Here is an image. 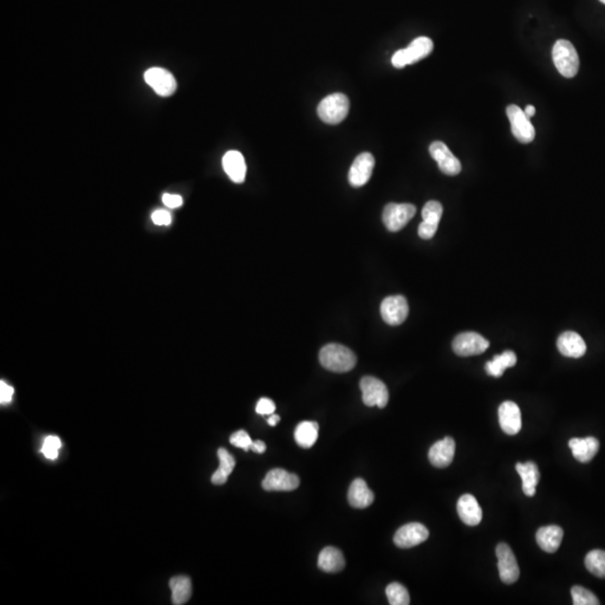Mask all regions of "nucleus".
<instances>
[{
	"mask_svg": "<svg viewBox=\"0 0 605 605\" xmlns=\"http://www.w3.org/2000/svg\"><path fill=\"white\" fill-rule=\"evenodd\" d=\"M60 448L61 440L58 436H47L41 446V453L44 454L46 459L56 460L60 453Z\"/></svg>",
	"mask_w": 605,
	"mask_h": 605,
	"instance_id": "72a5a7b5",
	"label": "nucleus"
},
{
	"mask_svg": "<svg viewBox=\"0 0 605 605\" xmlns=\"http://www.w3.org/2000/svg\"><path fill=\"white\" fill-rule=\"evenodd\" d=\"M429 531L419 523H407L399 528L393 537V542L399 548H412L426 542Z\"/></svg>",
	"mask_w": 605,
	"mask_h": 605,
	"instance_id": "f8f14e48",
	"label": "nucleus"
},
{
	"mask_svg": "<svg viewBox=\"0 0 605 605\" xmlns=\"http://www.w3.org/2000/svg\"><path fill=\"white\" fill-rule=\"evenodd\" d=\"M145 81L161 97H169L176 91L174 75L162 67H152L145 72Z\"/></svg>",
	"mask_w": 605,
	"mask_h": 605,
	"instance_id": "9b49d317",
	"label": "nucleus"
},
{
	"mask_svg": "<svg viewBox=\"0 0 605 605\" xmlns=\"http://www.w3.org/2000/svg\"><path fill=\"white\" fill-rule=\"evenodd\" d=\"M516 470L523 480V491L527 497H533L539 482V470L533 462L517 463Z\"/></svg>",
	"mask_w": 605,
	"mask_h": 605,
	"instance_id": "393cba45",
	"label": "nucleus"
},
{
	"mask_svg": "<svg viewBox=\"0 0 605 605\" xmlns=\"http://www.w3.org/2000/svg\"><path fill=\"white\" fill-rule=\"evenodd\" d=\"M169 587H171L173 604L183 605L190 600L192 595V582L186 575L171 578Z\"/></svg>",
	"mask_w": 605,
	"mask_h": 605,
	"instance_id": "bb28decb",
	"label": "nucleus"
},
{
	"mask_svg": "<svg viewBox=\"0 0 605 605\" xmlns=\"http://www.w3.org/2000/svg\"><path fill=\"white\" fill-rule=\"evenodd\" d=\"M349 109L350 101L346 94L333 93L318 103V115L325 124H337L346 119Z\"/></svg>",
	"mask_w": 605,
	"mask_h": 605,
	"instance_id": "7ed1b4c3",
	"label": "nucleus"
},
{
	"mask_svg": "<svg viewBox=\"0 0 605 605\" xmlns=\"http://www.w3.org/2000/svg\"><path fill=\"white\" fill-rule=\"evenodd\" d=\"M535 112H536V108H535L533 105H529L526 107L525 114L527 115L529 118H531V117H533V115H535Z\"/></svg>",
	"mask_w": 605,
	"mask_h": 605,
	"instance_id": "79ce46f5",
	"label": "nucleus"
},
{
	"mask_svg": "<svg viewBox=\"0 0 605 605\" xmlns=\"http://www.w3.org/2000/svg\"><path fill=\"white\" fill-rule=\"evenodd\" d=\"M557 348L564 357L578 358L583 357L586 352V344L583 337L578 334L576 332L567 331L559 335L557 340Z\"/></svg>",
	"mask_w": 605,
	"mask_h": 605,
	"instance_id": "6ab92c4d",
	"label": "nucleus"
},
{
	"mask_svg": "<svg viewBox=\"0 0 605 605\" xmlns=\"http://www.w3.org/2000/svg\"><path fill=\"white\" fill-rule=\"evenodd\" d=\"M163 202L164 204L169 207V209H176V207H180L183 204L182 197L176 195V194H164Z\"/></svg>",
	"mask_w": 605,
	"mask_h": 605,
	"instance_id": "58836bf2",
	"label": "nucleus"
},
{
	"mask_svg": "<svg viewBox=\"0 0 605 605\" xmlns=\"http://www.w3.org/2000/svg\"><path fill=\"white\" fill-rule=\"evenodd\" d=\"M457 514L465 525L474 527L481 523L482 509L472 495H462L457 502Z\"/></svg>",
	"mask_w": 605,
	"mask_h": 605,
	"instance_id": "aec40b11",
	"label": "nucleus"
},
{
	"mask_svg": "<svg viewBox=\"0 0 605 605\" xmlns=\"http://www.w3.org/2000/svg\"><path fill=\"white\" fill-rule=\"evenodd\" d=\"M499 424L506 434L516 435L521 429V412L519 406L514 401H505L497 410Z\"/></svg>",
	"mask_w": 605,
	"mask_h": 605,
	"instance_id": "f3484780",
	"label": "nucleus"
},
{
	"mask_svg": "<svg viewBox=\"0 0 605 605\" xmlns=\"http://www.w3.org/2000/svg\"><path fill=\"white\" fill-rule=\"evenodd\" d=\"M416 213V207L409 203H389L384 207L382 221L391 233H397L408 223Z\"/></svg>",
	"mask_w": 605,
	"mask_h": 605,
	"instance_id": "39448f33",
	"label": "nucleus"
},
{
	"mask_svg": "<svg viewBox=\"0 0 605 605\" xmlns=\"http://www.w3.org/2000/svg\"><path fill=\"white\" fill-rule=\"evenodd\" d=\"M573 603L575 605H599L600 601L595 597L593 592L586 590L583 586H574L572 587Z\"/></svg>",
	"mask_w": 605,
	"mask_h": 605,
	"instance_id": "473e14b6",
	"label": "nucleus"
},
{
	"mask_svg": "<svg viewBox=\"0 0 605 605\" xmlns=\"http://www.w3.org/2000/svg\"><path fill=\"white\" fill-rule=\"evenodd\" d=\"M517 363V356L512 351L503 352L502 354L495 356L493 360L486 363V371L489 376L499 378L508 367H514Z\"/></svg>",
	"mask_w": 605,
	"mask_h": 605,
	"instance_id": "c756f323",
	"label": "nucleus"
},
{
	"mask_svg": "<svg viewBox=\"0 0 605 605\" xmlns=\"http://www.w3.org/2000/svg\"><path fill=\"white\" fill-rule=\"evenodd\" d=\"M360 388L363 391V401L365 406H377L379 408H384L387 406L389 393L386 384L382 380L375 377H363L360 382Z\"/></svg>",
	"mask_w": 605,
	"mask_h": 605,
	"instance_id": "0eeeda50",
	"label": "nucleus"
},
{
	"mask_svg": "<svg viewBox=\"0 0 605 605\" xmlns=\"http://www.w3.org/2000/svg\"><path fill=\"white\" fill-rule=\"evenodd\" d=\"M275 410H276V405H275L274 401L269 398L260 399L257 406H256V412L259 415H264V416L275 414Z\"/></svg>",
	"mask_w": 605,
	"mask_h": 605,
	"instance_id": "c9c22d12",
	"label": "nucleus"
},
{
	"mask_svg": "<svg viewBox=\"0 0 605 605\" xmlns=\"http://www.w3.org/2000/svg\"><path fill=\"white\" fill-rule=\"evenodd\" d=\"M299 486V476L282 469L269 471L263 481V488L266 491H293Z\"/></svg>",
	"mask_w": 605,
	"mask_h": 605,
	"instance_id": "2eb2a0df",
	"label": "nucleus"
},
{
	"mask_svg": "<svg viewBox=\"0 0 605 605\" xmlns=\"http://www.w3.org/2000/svg\"><path fill=\"white\" fill-rule=\"evenodd\" d=\"M348 500L350 506L357 509H365L372 505L375 495L363 479H357L352 482L349 489Z\"/></svg>",
	"mask_w": 605,
	"mask_h": 605,
	"instance_id": "b1692460",
	"label": "nucleus"
},
{
	"mask_svg": "<svg viewBox=\"0 0 605 605\" xmlns=\"http://www.w3.org/2000/svg\"><path fill=\"white\" fill-rule=\"evenodd\" d=\"M433 48H434V44L431 39L418 37L414 39L406 48L397 51L391 58V63L396 69H403L409 64L416 63L426 56H429L433 52Z\"/></svg>",
	"mask_w": 605,
	"mask_h": 605,
	"instance_id": "20e7f679",
	"label": "nucleus"
},
{
	"mask_svg": "<svg viewBox=\"0 0 605 605\" xmlns=\"http://www.w3.org/2000/svg\"><path fill=\"white\" fill-rule=\"evenodd\" d=\"M564 531L559 526H546L539 528L536 533L537 544L546 553L553 554L559 550Z\"/></svg>",
	"mask_w": 605,
	"mask_h": 605,
	"instance_id": "4be33fe9",
	"label": "nucleus"
},
{
	"mask_svg": "<svg viewBox=\"0 0 605 605\" xmlns=\"http://www.w3.org/2000/svg\"><path fill=\"white\" fill-rule=\"evenodd\" d=\"M254 441L250 438L248 433L246 431H237L235 433H233L230 437V443L235 446V448H242L245 450H250L252 448V444Z\"/></svg>",
	"mask_w": 605,
	"mask_h": 605,
	"instance_id": "f704fd0d",
	"label": "nucleus"
},
{
	"mask_svg": "<svg viewBox=\"0 0 605 605\" xmlns=\"http://www.w3.org/2000/svg\"><path fill=\"white\" fill-rule=\"evenodd\" d=\"M152 220L157 226H169L171 224V216L165 210H157L152 214Z\"/></svg>",
	"mask_w": 605,
	"mask_h": 605,
	"instance_id": "4c0bfd02",
	"label": "nucleus"
},
{
	"mask_svg": "<svg viewBox=\"0 0 605 605\" xmlns=\"http://www.w3.org/2000/svg\"><path fill=\"white\" fill-rule=\"evenodd\" d=\"M429 154L433 160L437 162L438 167L444 174L450 176H455L460 174L462 169L461 163L455 156L452 154L448 147L442 141H434L429 146Z\"/></svg>",
	"mask_w": 605,
	"mask_h": 605,
	"instance_id": "4468645a",
	"label": "nucleus"
},
{
	"mask_svg": "<svg viewBox=\"0 0 605 605\" xmlns=\"http://www.w3.org/2000/svg\"><path fill=\"white\" fill-rule=\"evenodd\" d=\"M455 455V442L452 437H445L431 446L429 459L435 467H446L453 462Z\"/></svg>",
	"mask_w": 605,
	"mask_h": 605,
	"instance_id": "a211bd4d",
	"label": "nucleus"
},
{
	"mask_svg": "<svg viewBox=\"0 0 605 605\" xmlns=\"http://www.w3.org/2000/svg\"><path fill=\"white\" fill-rule=\"evenodd\" d=\"M499 576L505 584H514L519 580L520 569L512 548L505 542L497 545L495 549Z\"/></svg>",
	"mask_w": 605,
	"mask_h": 605,
	"instance_id": "423d86ee",
	"label": "nucleus"
},
{
	"mask_svg": "<svg viewBox=\"0 0 605 605\" xmlns=\"http://www.w3.org/2000/svg\"><path fill=\"white\" fill-rule=\"evenodd\" d=\"M266 448H267V446H266V444L263 441H254L250 450H254V453L263 454L264 452H265Z\"/></svg>",
	"mask_w": 605,
	"mask_h": 605,
	"instance_id": "ea45409f",
	"label": "nucleus"
},
{
	"mask_svg": "<svg viewBox=\"0 0 605 605\" xmlns=\"http://www.w3.org/2000/svg\"><path fill=\"white\" fill-rule=\"evenodd\" d=\"M14 388L11 387L9 384L1 380L0 382V403L3 405L11 403L13 396H14Z\"/></svg>",
	"mask_w": 605,
	"mask_h": 605,
	"instance_id": "e433bc0d",
	"label": "nucleus"
},
{
	"mask_svg": "<svg viewBox=\"0 0 605 605\" xmlns=\"http://www.w3.org/2000/svg\"><path fill=\"white\" fill-rule=\"evenodd\" d=\"M443 214V207L440 202L429 201L424 207L422 216L423 222L418 227V235L424 240H429L434 237L440 224Z\"/></svg>",
	"mask_w": 605,
	"mask_h": 605,
	"instance_id": "ddd939ff",
	"label": "nucleus"
},
{
	"mask_svg": "<svg viewBox=\"0 0 605 605\" xmlns=\"http://www.w3.org/2000/svg\"><path fill=\"white\" fill-rule=\"evenodd\" d=\"M489 341L474 332L461 333L454 339L453 351L460 357H472L483 353L489 348Z\"/></svg>",
	"mask_w": 605,
	"mask_h": 605,
	"instance_id": "1a4fd4ad",
	"label": "nucleus"
},
{
	"mask_svg": "<svg viewBox=\"0 0 605 605\" xmlns=\"http://www.w3.org/2000/svg\"><path fill=\"white\" fill-rule=\"evenodd\" d=\"M388 601L391 605H408L410 597L405 586L401 583H391L386 589Z\"/></svg>",
	"mask_w": 605,
	"mask_h": 605,
	"instance_id": "2f4dec72",
	"label": "nucleus"
},
{
	"mask_svg": "<svg viewBox=\"0 0 605 605\" xmlns=\"http://www.w3.org/2000/svg\"><path fill=\"white\" fill-rule=\"evenodd\" d=\"M218 457L220 465H219L218 470L213 473L211 481L216 486H222L227 482L230 474L233 473L235 467V461L233 456L226 448H219Z\"/></svg>",
	"mask_w": 605,
	"mask_h": 605,
	"instance_id": "cd10ccee",
	"label": "nucleus"
},
{
	"mask_svg": "<svg viewBox=\"0 0 605 605\" xmlns=\"http://www.w3.org/2000/svg\"><path fill=\"white\" fill-rule=\"evenodd\" d=\"M507 116L512 124L514 138L523 144H529L535 139V128L525 111L521 110L518 105H510L507 108Z\"/></svg>",
	"mask_w": 605,
	"mask_h": 605,
	"instance_id": "6e6552de",
	"label": "nucleus"
},
{
	"mask_svg": "<svg viewBox=\"0 0 605 605\" xmlns=\"http://www.w3.org/2000/svg\"><path fill=\"white\" fill-rule=\"evenodd\" d=\"M320 363L332 372H348L357 365V356L346 346L331 343L322 348Z\"/></svg>",
	"mask_w": 605,
	"mask_h": 605,
	"instance_id": "f257e3e1",
	"label": "nucleus"
},
{
	"mask_svg": "<svg viewBox=\"0 0 605 605\" xmlns=\"http://www.w3.org/2000/svg\"><path fill=\"white\" fill-rule=\"evenodd\" d=\"M553 61L556 69L565 78H574L580 67V58L574 45L566 39H559L553 47Z\"/></svg>",
	"mask_w": 605,
	"mask_h": 605,
	"instance_id": "f03ea898",
	"label": "nucleus"
},
{
	"mask_svg": "<svg viewBox=\"0 0 605 605\" xmlns=\"http://www.w3.org/2000/svg\"><path fill=\"white\" fill-rule=\"evenodd\" d=\"M318 568L325 573L341 572L346 566V561L340 550L334 547H325L320 553L318 561Z\"/></svg>",
	"mask_w": 605,
	"mask_h": 605,
	"instance_id": "a878e982",
	"label": "nucleus"
},
{
	"mask_svg": "<svg viewBox=\"0 0 605 605\" xmlns=\"http://www.w3.org/2000/svg\"><path fill=\"white\" fill-rule=\"evenodd\" d=\"M375 157L370 152H363L354 160L349 171V182L353 188H361L367 184L372 175Z\"/></svg>",
	"mask_w": 605,
	"mask_h": 605,
	"instance_id": "dca6fc26",
	"label": "nucleus"
},
{
	"mask_svg": "<svg viewBox=\"0 0 605 605\" xmlns=\"http://www.w3.org/2000/svg\"><path fill=\"white\" fill-rule=\"evenodd\" d=\"M222 166L228 176L235 183H242L246 178L247 166L242 154L238 150H230L222 160Z\"/></svg>",
	"mask_w": 605,
	"mask_h": 605,
	"instance_id": "5701e85b",
	"label": "nucleus"
},
{
	"mask_svg": "<svg viewBox=\"0 0 605 605\" xmlns=\"http://www.w3.org/2000/svg\"><path fill=\"white\" fill-rule=\"evenodd\" d=\"M568 446L575 459L580 463H589L600 450V442L595 437L572 438L569 441Z\"/></svg>",
	"mask_w": 605,
	"mask_h": 605,
	"instance_id": "412c9836",
	"label": "nucleus"
},
{
	"mask_svg": "<svg viewBox=\"0 0 605 605\" xmlns=\"http://www.w3.org/2000/svg\"><path fill=\"white\" fill-rule=\"evenodd\" d=\"M380 313L386 323L393 326L401 325L408 316L407 299L401 295L389 296L382 301Z\"/></svg>",
	"mask_w": 605,
	"mask_h": 605,
	"instance_id": "9d476101",
	"label": "nucleus"
},
{
	"mask_svg": "<svg viewBox=\"0 0 605 605\" xmlns=\"http://www.w3.org/2000/svg\"><path fill=\"white\" fill-rule=\"evenodd\" d=\"M280 417L278 415L271 414L269 415V418L267 422H268L269 426H276L277 424L280 423Z\"/></svg>",
	"mask_w": 605,
	"mask_h": 605,
	"instance_id": "a19ab883",
	"label": "nucleus"
},
{
	"mask_svg": "<svg viewBox=\"0 0 605 605\" xmlns=\"http://www.w3.org/2000/svg\"><path fill=\"white\" fill-rule=\"evenodd\" d=\"M601 3L605 4V0H600Z\"/></svg>",
	"mask_w": 605,
	"mask_h": 605,
	"instance_id": "37998d69",
	"label": "nucleus"
},
{
	"mask_svg": "<svg viewBox=\"0 0 605 605\" xmlns=\"http://www.w3.org/2000/svg\"><path fill=\"white\" fill-rule=\"evenodd\" d=\"M295 441L303 448H311L315 444L318 437V424L315 422L305 420L296 427Z\"/></svg>",
	"mask_w": 605,
	"mask_h": 605,
	"instance_id": "c85d7f7f",
	"label": "nucleus"
},
{
	"mask_svg": "<svg viewBox=\"0 0 605 605\" xmlns=\"http://www.w3.org/2000/svg\"><path fill=\"white\" fill-rule=\"evenodd\" d=\"M585 566L591 574L597 578H605V552L594 549L585 557Z\"/></svg>",
	"mask_w": 605,
	"mask_h": 605,
	"instance_id": "7c9ffc66",
	"label": "nucleus"
}]
</instances>
